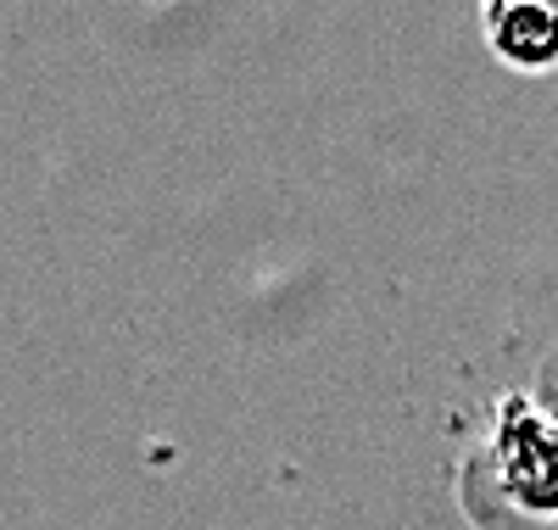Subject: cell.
Instances as JSON below:
<instances>
[{"instance_id":"6da1fadb","label":"cell","mask_w":558,"mask_h":530,"mask_svg":"<svg viewBox=\"0 0 558 530\" xmlns=\"http://www.w3.org/2000/svg\"><path fill=\"white\" fill-rule=\"evenodd\" d=\"M492 463L502 492L536 519H558V419L531 397H502L492 419Z\"/></svg>"},{"instance_id":"7a4b0ae2","label":"cell","mask_w":558,"mask_h":530,"mask_svg":"<svg viewBox=\"0 0 558 530\" xmlns=\"http://www.w3.org/2000/svg\"><path fill=\"white\" fill-rule=\"evenodd\" d=\"M481 34L492 57L514 73L558 68V7H547V0H492L481 12Z\"/></svg>"}]
</instances>
